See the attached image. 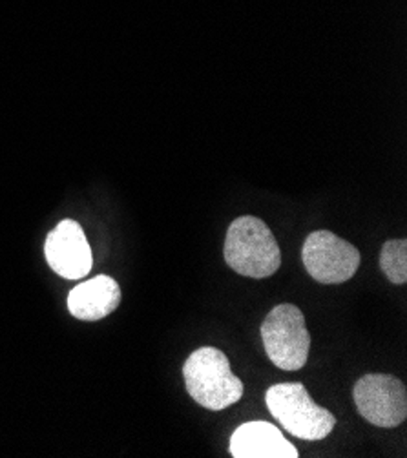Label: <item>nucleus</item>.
<instances>
[{
  "instance_id": "39448f33",
  "label": "nucleus",
  "mask_w": 407,
  "mask_h": 458,
  "mask_svg": "<svg viewBox=\"0 0 407 458\" xmlns=\"http://www.w3.org/2000/svg\"><path fill=\"white\" fill-rule=\"evenodd\" d=\"M301 259L312 280L324 285H338L356 274L360 250L329 231H316L307 236Z\"/></svg>"
},
{
  "instance_id": "9d476101",
  "label": "nucleus",
  "mask_w": 407,
  "mask_h": 458,
  "mask_svg": "<svg viewBox=\"0 0 407 458\" xmlns=\"http://www.w3.org/2000/svg\"><path fill=\"white\" fill-rule=\"evenodd\" d=\"M380 267L387 280L394 285H403L407 282V242L389 240L382 247Z\"/></svg>"
},
{
  "instance_id": "f257e3e1",
  "label": "nucleus",
  "mask_w": 407,
  "mask_h": 458,
  "mask_svg": "<svg viewBox=\"0 0 407 458\" xmlns=\"http://www.w3.org/2000/svg\"><path fill=\"white\" fill-rule=\"evenodd\" d=\"M225 261L242 276L263 280L280 268L282 252L265 221L254 216H242L229 226Z\"/></svg>"
},
{
  "instance_id": "1a4fd4ad",
  "label": "nucleus",
  "mask_w": 407,
  "mask_h": 458,
  "mask_svg": "<svg viewBox=\"0 0 407 458\" xmlns=\"http://www.w3.org/2000/svg\"><path fill=\"white\" fill-rule=\"evenodd\" d=\"M121 303V289L110 276H96L79 284L68 296L72 316L82 322H98L112 314Z\"/></svg>"
},
{
  "instance_id": "20e7f679",
  "label": "nucleus",
  "mask_w": 407,
  "mask_h": 458,
  "mask_svg": "<svg viewBox=\"0 0 407 458\" xmlns=\"http://www.w3.org/2000/svg\"><path fill=\"white\" fill-rule=\"evenodd\" d=\"M265 352L276 368L300 371L309 360L310 335L303 312L291 303L275 307L261 324Z\"/></svg>"
},
{
  "instance_id": "7ed1b4c3",
  "label": "nucleus",
  "mask_w": 407,
  "mask_h": 458,
  "mask_svg": "<svg viewBox=\"0 0 407 458\" xmlns=\"http://www.w3.org/2000/svg\"><path fill=\"white\" fill-rule=\"evenodd\" d=\"M265 402L280 426L301 440H324L336 426V419L316 403L301 384H276L265 393Z\"/></svg>"
},
{
  "instance_id": "423d86ee",
  "label": "nucleus",
  "mask_w": 407,
  "mask_h": 458,
  "mask_svg": "<svg viewBox=\"0 0 407 458\" xmlns=\"http://www.w3.org/2000/svg\"><path fill=\"white\" fill-rule=\"evenodd\" d=\"M352 398L358 413L373 426L396 428L407 417V391L396 377H361L352 389Z\"/></svg>"
},
{
  "instance_id": "0eeeda50",
  "label": "nucleus",
  "mask_w": 407,
  "mask_h": 458,
  "mask_svg": "<svg viewBox=\"0 0 407 458\" xmlns=\"http://www.w3.org/2000/svg\"><path fill=\"white\" fill-rule=\"evenodd\" d=\"M48 265L64 280H81L94 267V256L82 226L73 219L61 221L44 243Z\"/></svg>"
},
{
  "instance_id": "6e6552de",
  "label": "nucleus",
  "mask_w": 407,
  "mask_h": 458,
  "mask_svg": "<svg viewBox=\"0 0 407 458\" xmlns=\"http://www.w3.org/2000/svg\"><path fill=\"white\" fill-rule=\"evenodd\" d=\"M234 458H298V449L268 422H247L231 438Z\"/></svg>"
},
{
  "instance_id": "f03ea898",
  "label": "nucleus",
  "mask_w": 407,
  "mask_h": 458,
  "mask_svg": "<svg viewBox=\"0 0 407 458\" xmlns=\"http://www.w3.org/2000/svg\"><path fill=\"white\" fill-rule=\"evenodd\" d=\"M183 378L189 394L208 411H223L243 396V382L231 371L229 358L216 347L194 351L185 365Z\"/></svg>"
}]
</instances>
